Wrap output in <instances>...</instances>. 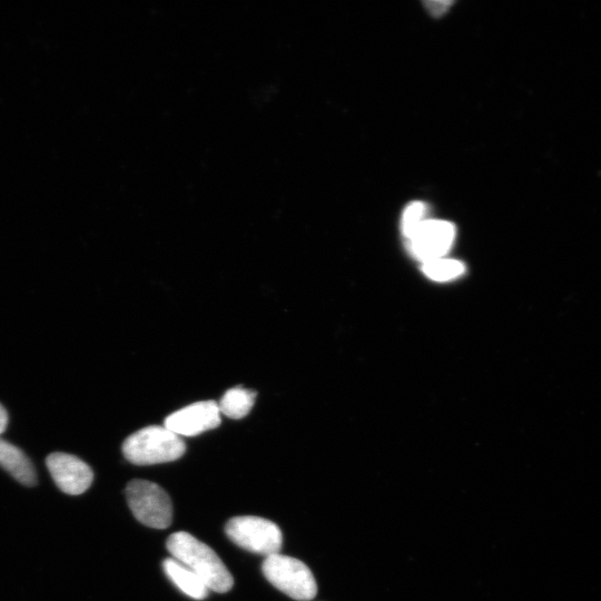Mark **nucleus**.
<instances>
[{
  "label": "nucleus",
  "instance_id": "obj_15",
  "mask_svg": "<svg viewBox=\"0 0 601 601\" xmlns=\"http://www.w3.org/2000/svg\"><path fill=\"white\" fill-rule=\"evenodd\" d=\"M8 426V415L6 409L0 405V435H3Z\"/></svg>",
  "mask_w": 601,
  "mask_h": 601
},
{
  "label": "nucleus",
  "instance_id": "obj_1",
  "mask_svg": "<svg viewBox=\"0 0 601 601\" xmlns=\"http://www.w3.org/2000/svg\"><path fill=\"white\" fill-rule=\"evenodd\" d=\"M172 558L180 561L199 577L209 590L225 594L234 586V579L215 551L189 532H175L166 541Z\"/></svg>",
  "mask_w": 601,
  "mask_h": 601
},
{
  "label": "nucleus",
  "instance_id": "obj_5",
  "mask_svg": "<svg viewBox=\"0 0 601 601\" xmlns=\"http://www.w3.org/2000/svg\"><path fill=\"white\" fill-rule=\"evenodd\" d=\"M225 532L236 546L266 558L280 554L282 549V531L268 519L235 517L226 524Z\"/></svg>",
  "mask_w": 601,
  "mask_h": 601
},
{
  "label": "nucleus",
  "instance_id": "obj_6",
  "mask_svg": "<svg viewBox=\"0 0 601 601\" xmlns=\"http://www.w3.org/2000/svg\"><path fill=\"white\" fill-rule=\"evenodd\" d=\"M221 425V412L218 403L201 401L172 413L164 422V427L179 437H194L218 428Z\"/></svg>",
  "mask_w": 601,
  "mask_h": 601
},
{
  "label": "nucleus",
  "instance_id": "obj_10",
  "mask_svg": "<svg viewBox=\"0 0 601 601\" xmlns=\"http://www.w3.org/2000/svg\"><path fill=\"white\" fill-rule=\"evenodd\" d=\"M164 573L179 588L184 595L195 600H204L209 596V589L203 581L197 577L192 570L174 558H166L163 561Z\"/></svg>",
  "mask_w": 601,
  "mask_h": 601
},
{
  "label": "nucleus",
  "instance_id": "obj_14",
  "mask_svg": "<svg viewBox=\"0 0 601 601\" xmlns=\"http://www.w3.org/2000/svg\"><path fill=\"white\" fill-rule=\"evenodd\" d=\"M452 5V2H428L426 6L428 11L433 16H441L448 11V8Z\"/></svg>",
  "mask_w": 601,
  "mask_h": 601
},
{
  "label": "nucleus",
  "instance_id": "obj_7",
  "mask_svg": "<svg viewBox=\"0 0 601 601\" xmlns=\"http://www.w3.org/2000/svg\"><path fill=\"white\" fill-rule=\"evenodd\" d=\"M46 465L56 486L67 495L80 496L93 484L91 467L73 455L52 453L48 456Z\"/></svg>",
  "mask_w": 601,
  "mask_h": 601
},
{
  "label": "nucleus",
  "instance_id": "obj_2",
  "mask_svg": "<svg viewBox=\"0 0 601 601\" xmlns=\"http://www.w3.org/2000/svg\"><path fill=\"white\" fill-rule=\"evenodd\" d=\"M185 442L164 426H151L128 437L123 445L125 458L137 466H152L183 457Z\"/></svg>",
  "mask_w": 601,
  "mask_h": 601
},
{
  "label": "nucleus",
  "instance_id": "obj_12",
  "mask_svg": "<svg viewBox=\"0 0 601 601\" xmlns=\"http://www.w3.org/2000/svg\"><path fill=\"white\" fill-rule=\"evenodd\" d=\"M422 270L428 278L445 282L458 278L459 275L465 272V265L459 261L442 258L426 262L423 264Z\"/></svg>",
  "mask_w": 601,
  "mask_h": 601
},
{
  "label": "nucleus",
  "instance_id": "obj_3",
  "mask_svg": "<svg viewBox=\"0 0 601 601\" xmlns=\"http://www.w3.org/2000/svg\"><path fill=\"white\" fill-rule=\"evenodd\" d=\"M262 573L271 585L294 600L310 601L318 594L312 571L298 559L281 554L265 558Z\"/></svg>",
  "mask_w": 601,
  "mask_h": 601
},
{
  "label": "nucleus",
  "instance_id": "obj_13",
  "mask_svg": "<svg viewBox=\"0 0 601 601\" xmlns=\"http://www.w3.org/2000/svg\"><path fill=\"white\" fill-rule=\"evenodd\" d=\"M426 205L421 202L411 203L403 213L402 232L410 240L425 222Z\"/></svg>",
  "mask_w": 601,
  "mask_h": 601
},
{
  "label": "nucleus",
  "instance_id": "obj_4",
  "mask_svg": "<svg viewBox=\"0 0 601 601\" xmlns=\"http://www.w3.org/2000/svg\"><path fill=\"white\" fill-rule=\"evenodd\" d=\"M128 507L144 526L166 529L172 525L173 506L169 495L154 482L133 480L126 487Z\"/></svg>",
  "mask_w": 601,
  "mask_h": 601
},
{
  "label": "nucleus",
  "instance_id": "obj_11",
  "mask_svg": "<svg viewBox=\"0 0 601 601\" xmlns=\"http://www.w3.org/2000/svg\"><path fill=\"white\" fill-rule=\"evenodd\" d=\"M255 399L254 391L238 387L226 391L218 405L224 416L242 419L251 412Z\"/></svg>",
  "mask_w": 601,
  "mask_h": 601
},
{
  "label": "nucleus",
  "instance_id": "obj_9",
  "mask_svg": "<svg viewBox=\"0 0 601 601\" xmlns=\"http://www.w3.org/2000/svg\"><path fill=\"white\" fill-rule=\"evenodd\" d=\"M0 467L22 485L26 487L36 485V471L32 461L21 449L2 438H0Z\"/></svg>",
  "mask_w": 601,
  "mask_h": 601
},
{
  "label": "nucleus",
  "instance_id": "obj_8",
  "mask_svg": "<svg viewBox=\"0 0 601 601\" xmlns=\"http://www.w3.org/2000/svg\"><path fill=\"white\" fill-rule=\"evenodd\" d=\"M456 229L446 221L426 220L409 240L410 251L423 262L442 259L455 241Z\"/></svg>",
  "mask_w": 601,
  "mask_h": 601
}]
</instances>
